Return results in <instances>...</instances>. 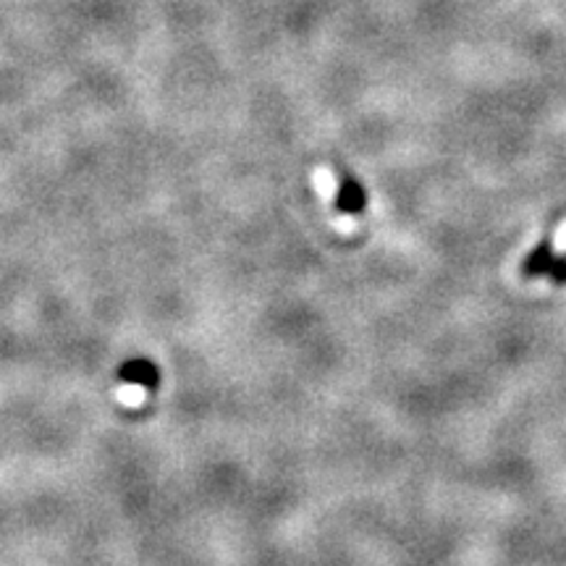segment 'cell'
I'll list each match as a JSON object with an SVG mask.
<instances>
[{"mask_svg": "<svg viewBox=\"0 0 566 566\" xmlns=\"http://www.w3.org/2000/svg\"><path fill=\"white\" fill-rule=\"evenodd\" d=\"M124 381L126 383H134V386H152L155 383V367L152 365H147L145 360H137V362H132V365H126L124 367Z\"/></svg>", "mask_w": 566, "mask_h": 566, "instance_id": "obj_1", "label": "cell"}, {"mask_svg": "<svg viewBox=\"0 0 566 566\" xmlns=\"http://www.w3.org/2000/svg\"><path fill=\"white\" fill-rule=\"evenodd\" d=\"M333 202H339L341 207H354V205L360 207V202H362L360 186H354V184H341L339 189H336Z\"/></svg>", "mask_w": 566, "mask_h": 566, "instance_id": "obj_2", "label": "cell"}, {"mask_svg": "<svg viewBox=\"0 0 566 566\" xmlns=\"http://www.w3.org/2000/svg\"><path fill=\"white\" fill-rule=\"evenodd\" d=\"M551 249H554L556 258H562V254H566V220H562L556 228L554 234V241H551Z\"/></svg>", "mask_w": 566, "mask_h": 566, "instance_id": "obj_3", "label": "cell"}]
</instances>
